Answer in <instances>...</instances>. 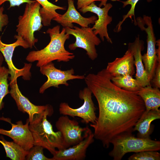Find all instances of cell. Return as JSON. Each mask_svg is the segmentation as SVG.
<instances>
[{"label": "cell", "instance_id": "19", "mask_svg": "<svg viewBox=\"0 0 160 160\" xmlns=\"http://www.w3.org/2000/svg\"><path fill=\"white\" fill-rule=\"evenodd\" d=\"M160 119V110H153L145 111L135 124L133 131L138 132L137 137L150 138L151 133V124L153 121Z\"/></svg>", "mask_w": 160, "mask_h": 160}, {"label": "cell", "instance_id": "12", "mask_svg": "<svg viewBox=\"0 0 160 160\" xmlns=\"http://www.w3.org/2000/svg\"><path fill=\"white\" fill-rule=\"evenodd\" d=\"M112 7V4L109 3L106 4L103 8H101L97 7L95 2H93L89 5L79 9L83 13L89 12L97 15L98 19L92 28L95 35H99L103 41H104L105 38L107 41L111 44L112 43V41L108 35L107 26L112 20V17L108 15L109 10Z\"/></svg>", "mask_w": 160, "mask_h": 160}, {"label": "cell", "instance_id": "31", "mask_svg": "<svg viewBox=\"0 0 160 160\" xmlns=\"http://www.w3.org/2000/svg\"><path fill=\"white\" fill-rule=\"evenodd\" d=\"M77 8L80 9L96 1H101L102 0H77Z\"/></svg>", "mask_w": 160, "mask_h": 160}, {"label": "cell", "instance_id": "29", "mask_svg": "<svg viewBox=\"0 0 160 160\" xmlns=\"http://www.w3.org/2000/svg\"><path fill=\"white\" fill-rule=\"evenodd\" d=\"M4 11V6L0 7V33L2 31L3 28L7 25L9 23V17L8 15L3 13ZM1 37L0 35V40Z\"/></svg>", "mask_w": 160, "mask_h": 160}, {"label": "cell", "instance_id": "23", "mask_svg": "<svg viewBox=\"0 0 160 160\" xmlns=\"http://www.w3.org/2000/svg\"><path fill=\"white\" fill-rule=\"evenodd\" d=\"M132 76L129 74L111 76V80L117 87L127 91L137 94L142 87Z\"/></svg>", "mask_w": 160, "mask_h": 160}, {"label": "cell", "instance_id": "8", "mask_svg": "<svg viewBox=\"0 0 160 160\" xmlns=\"http://www.w3.org/2000/svg\"><path fill=\"white\" fill-rule=\"evenodd\" d=\"M65 28L66 33L73 35L76 39L74 43L69 45L70 49L75 50L77 48H81L86 51L87 54L92 60L97 57L95 46L99 45L101 41L95 35L92 28L74 26L72 28L68 27Z\"/></svg>", "mask_w": 160, "mask_h": 160}, {"label": "cell", "instance_id": "14", "mask_svg": "<svg viewBox=\"0 0 160 160\" xmlns=\"http://www.w3.org/2000/svg\"><path fill=\"white\" fill-rule=\"evenodd\" d=\"M94 135L89 128L85 132L83 140L66 148L57 150L52 158L53 160H81L85 158L89 146L94 141Z\"/></svg>", "mask_w": 160, "mask_h": 160}, {"label": "cell", "instance_id": "20", "mask_svg": "<svg viewBox=\"0 0 160 160\" xmlns=\"http://www.w3.org/2000/svg\"><path fill=\"white\" fill-rule=\"evenodd\" d=\"M159 88L152 87L151 85L141 87L137 94L143 100L146 111L159 109L160 106Z\"/></svg>", "mask_w": 160, "mask_h": 160}, {"label": "cell", "instance_id": "32", "mask_svg": "<svg viewBox=\"0 0 160 160\" xmlns=\"http://www.w3.org/2000/svg\"><path fill=\"white\" fill-rule=\"evenodd\" d=\"M156 44L158 46L157 49H156V55L157 57L158 62H160V39L156 41Z\"/></svg>", "mask_w": 160, "mask_h": 160}, {"label": "cell", "instance_id": "3", "mask_svg": "<svg viewBox=\"0 0 160 160\" xmlns=\"http://www.w3.org/2000/svg\"><path fill=\"white\" fill-rule=\"evenodd\" d=\"M53 113L52 107L48 105L42 112L35 114L33 120L29 123V129L34 141V145H38L49 151L53 155L57 150L65 149L62 135L60 132L54 131L47 116Z\"/></svg>", "mask_w": 160, "mask_h": 160}, {"label": "cell", "instance_id": "25", "mask_svg": "<svg viewBox=\"0 0 160 160\" xmlns=\"http://www.w3.org/2000/svg\"><path fill=\"white\" fill-rule=\"evenodd\" d=\"M128 160H159L160 153L157 151H145L135 153L130 156Z\"/></svg>", "mask_w": 160, "mask_h": 160}, {"label": "cell", "instance_id": "18", "mask_svg": "<svg viewBox=\"0 0 160 160\" xmlns=\"http://www.w3.org/2000/svg\"><path fill=\"white\" fill-rule=\"evenodd\" d=\"M106 69L111 77L127 74L133 76L135 71L132 53L128 49L122 57L116 58L113 61L108 63Z\"/></svg>", "mask_w": 160, "mask_h": 160}, {"label": "cell", "instance_id": "6", "mask_svg": "<svg viewBox=\"0 0 160 160\" xmlns=\"http://www.w3.org/2000/svg\"><path fill=\"white\" fill-rule=\"evenodd\" d=\"M136 24L141 30L147 34V51L142 56L145 70L149 81L152 79L158 63L156 45V39L153 31L152 20L150 16L144 15L143 18L137 17Z\"/></svg>", "mask_w": 160, "mask_h": 160}, {"label": "cell", "instance_id": "16", "mask_svg": "<svg viewBox=\"0 0 160 160\" xmlns=\"http://www.w3.org/2000/svg\"><path fill=\"white\" fill-rule=\"evenodd\" d=\"M9 86L11 89L9 93L15 100L18 109L28 114L29 122L33 120L35 114L42 112L47 108L48 105H36L32 103L22 94L19 88L17 81L10 82Z\"/></svg>", "mask_w": 160, "mask_h": 160}, {"label": "cell", "instance_id": "27", "mask_svg": "<svg viewBox=\"0 0 160 160\" xmlns=\"http://www.w3.org/2000/svg\"><path fill=\"white\" fill-rule=\"evenodd\" d=\"M44 148L38 145H34L29 151L25 157L27 160H53L48 158L44 154Z\"/></svg>", "mask_w": 160, "mask_h": 160}, {"label": "cell", "instance_id": "10", "mask_svg": "<svg viewBox=\"0 0 160 160\" xmlns=\"http://www.w3.org/2000/svg\"><path fill=\"white\" fill-rule=\"evenodd\" d=\"M40 71L43 75L46 76L47 80L40 87V93H43L48 88L53 87L59 88L60 85L69 86L67 81L74 79H84V75H74L73 68L66 71H63L55 67L52 62L40 67Z\"/></svg>", "mask_w": 160, "mask_h": 160}, {"label": "cell", "instance_id": "5", "mask_svg": "<svg viewBox=\"0 0 160 160\" xmlns=\"http://www.w3.org/2000/svg\"><path fill=\"white\" fill-rule=\"evenodd\" d=\"M41 5L36 0L31 3H26L23 15L18 18V24L16 31L28 44L29 48L34 46L38 40L34 33L39 31L43 25L39 12Z\"/></svg>", "mask_w": 160, "mask_h": 160}, {"label": "cell", "instance_id": "28", "mask_svg": "<svg viewBox=\"0 0 160 160\" xmlns=\"http://www.w3.org/2000/svg\"><path fill=\"white\" fill-rule=\"evenodd\" d=\"M35 0H0V6L6 1L9 3V9L16 6L19 7L21 5L25 3H31L34 2Z\"/></svg>", "mask_w": 160, "mask_h": 160}, {"label": "cell", "instance_id": "9", "mask_svg": "<svg viewBox=\"0 0 160 160\" xmlns=\"http://www.w3.org/2000/svg\"><path fill=\"white\" fill-rule=\"evenodd\" d=\"M14 37L16 39L14 42L11 44H6L0 40V51L3 55L8 65L9 71L10 82L17 81V79L22 76L25 80H30L31 76L30 70L32 64L25 63L24 67L20 69L16 68L12 61V57L14 50L18 46H21L25 49L29 48L28 44L20 36L15 35Z\"/></svg>", "mask_w": 160, "mask_h": 160}, {"label": "cell", "instance_id": "21", "mask_svg": "<svg viewBox=\"0 0 160 160\" xmlns=\"http://www.w3.org/2000/svg\"><path fill=\"white\" fill-rule=\"evenodd\" d=\"M41 6L39 12L42 18V24L44 26H48L51 25L52 20L61 15L57 13V9L65 10V7L55 5L49 2L48 0H35Z\"/></svg>", "mask_w": 160, "mask_h": 160}, {"label": "cell", "instance_id": "26", "mask_svg": "<svg viewBox=\"0 0 160 160\" xmlns=\"http://www.w3.org/2000/svg\"><path fill=\"white\" fill-rule=\"evenodd\" d=\"M139 0H127L125 1H120L123 3V7H124L128 5H130L131 7L129 10L128 12L127 13L126 15L123 16V19L122 21H120L116 26L115 29L116 31L118 32L121 31V25L123 22L127 18H129L132 20V17L133 16L134 19V24L136 25V23L135 16V7L136 4ZM152 0H147L148 2H150Z\"/></svg>", "mask_w": 160, "mask_h": 160}, {"label": "cell", "instance_id": "22", "mask_svg": "<svg viewBox=\"0 0 160 160\" xmlns=\"http://www.w3.org/2000/svg\"><path fill=\"white\" fill-rule=\"evenodd\" d=\"M0 143L5 150L6 156L12 160H24L29 151L24 149L19 145L14 142L5 140L3 137H0Z\"/></svg>", "mask_w": 160, "mask_h": 160}, {"label": "cell", "instance_id": "34", "mask_svg": "<svg viewBox=\"0 0 160 160\" xmlns=\"http://www.w3.org/2000/svg\"><path fill=\"white\" fill-rule=\"evenodd\" d=\"M107 1V0H102L101 1L100 4L99 5V7H100L102 5L105 6L106 4Z\"/></svg>", "mask_w": 160, "mask_h": 160}, {"label": "cell", "instance_id": "11", "mask_svg": "<svg viewBox=\"0 0 160 160\" xmlns=\"http://www.w3.org/2000/svg\"><path fill=\"white\" fill-rule=\"evenodd\" d=\"M55 126L62 134L65 148L83 140L88 127H80L76 121L70 119L67 115L60 117L56 123Z\"/></svg>", "mask_w": 160, "mask_h": 160}, {"label": "cell", "instance_id": "24", "mask_svg": "<svg viewBox=\"0 0 160 160\" xmlns=\"http://www.w3.org/2000/svg\"><path fill=\"white\" fill-rule=\"evenodd\" d=\"M9 74L8 68L4 66L0 68V111L4 106L3 102L4 98L7 94L9 93L8 89L9 84L8 83Z\"/></svg>", "mask_w": 160, "mask_h": 160}, {"label": "cell", "instance_id": "1", "mask_svg": "<svg viewBox=\"0 0 160 160\" xmlns=\"http://www.w3.org/2000/svg\"><path fill=\"white\" fill-rule=\"evenodd\" d=\"M111 77L105 68L96 74L89 73L84 79L99 108L96 121L90 126L94 129V138L106 148L117 136L131 133L145 110L144 103L137 93L117 87Z\"/></svg>", "mask_w": 160, "mask_h": 160}, {"label": "cell", "instance_id": "4", "mask_svg": "<svg viewBox=\"0 0 160 160\" xmlns=\"http://www.w3.org/2000/svg\"><path fill=\"white\" fill-rule=\"evenodd\" d=\"M111 144L113 147L108 154L114 160H121L125 154L129 152L160 150L159 141L153 140L150 138L136 137L132 133L117 136Z\"/></svg>", "mask_w": 160, "mask_h": 160}, {"label": "cell", "instance_id": "30", "mask_svg": "<svg viewBox=\"0 0 160 160\" xmlns=\"http://www.w3.org/2000/svg\"><path fill=\"white\" fill-rule=\"evenodd\" d=\"M154 87L160 88V62H158L153 77L151 81Z\"/></svg>", "mask_w": 160, "mask_h": 160}, {"label": "cell", "instance_id": "7", "mask_svg": "<svg viewBox=\"0 0 160 160\" xmlns=\"http://www.w3.org/2000/svg\"><path fill=\"white\" fill-rule=\"evenodd\" d=\"M92 93L87 87L80 91L79 97L84 100L83 104L80 107L74 108L68 103H61L59 106L60 114L73 117L81 118L83 122L86 124H94L97 119L95 111L96 109L92 98Z\"/></svg>", "mask_w": 160, "mask_h": 160}, {"label": "cell", "instance_id": "33", "mask_svg": "<svg viewBox=\"0 0 160 160\" xmlns=\"http://www.w3.org/2000/svg\"><path fill=\"white\" fill-rule=\"evenodd\" d=\"M4 60V57L0 51V68L1 67Z\"/></svg>", "mask_w": 160, "mask_h": 160}, {"label": "cell", "instance_id": "15", "mask_svg": "<svg viewBox=\"0 0 160 160\" xmlns=\"http://www.w3.org/2000/svg\"><path fill=\"white\" fill-rule=\"evenodd\" d=\"M68 7L63 15L54 18L53 20L60 24L63 27L72 28L73 23H76L82 27H88L90 24L95 23L97 18L95 16L89 17L82 16L75 7L73 0H67Z\"/></svg>", "mask_w": 160, "mask_h": 160}, {"label": "cell", "instance_id": "2", "mask_svg": "<svg viewBox=\"0 0 160 160\" xmlns=\"http://www.w3.org/2000/svg\"><path fill=\"white\" fill-rule=\"evenodd\" d=\"M60 26L49 28L46 33L50 38L49 44L44 48L30 52L26 60L30 63L37 61V67H40L52 61L67 62L75 57L73 53L65 49V43L70 38V35L66 33L65 28L60 31Z\"/></svg>", "mask_w": 160, "mask_h": 160}, {"label": "cell", "instance_id": "13", "mask_svg": "<svg viewBox=\"0 0 160 160\" xmlns=\"http://www.w3.org/2000/svg\"><path fill=\"white\" fill-rule=\"evenodd\" d=\"M2 118V120L11 124L12 128L9 130L0 129V134L9 137L15 143L26 151H29L34 146V141L29 128L28 119L26 124H24L21 121H19L16 124H14L11 122L10 119Z\"/></svg>", "mask_w": 160, "mask_h": 160}, {"label": "cell", "instance_id": "17", "mask_svg": "<svg viewBox=\"0 0 160 160\" xmlns=\"http://www.w3.org/2000/svg\"><path fill=\"white\" fill-rule=\"evenodd\" d=\"M144 44L143 41L140 39L138 36L133 42L128 44V49L134 57V65L136 68L135 79L142 87L151 85L142 61L141 52L144 49Z\"/></svg>", "mask_w": 160, "mask_h": 160}]
</instances>
